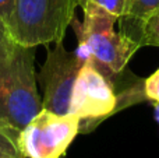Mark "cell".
<instances>
[{
	"label": "cell",
	"mask_w": 159,
	"mask_h": 158,
	"mask_svg": "<svg viewBox=\"0 0 159 158\" xmlns=\"http://www.w3.org/2000/svg\"><path fill=\"white\" fill-rule=\"evenodd\" d=\"M84 21L73 18L78 38L75 52L82 60H89L109 78L120 76L141 45L129 34L115 31L117 17L92 2L81 3Z\"/></svg>",
	"instance_id": "6da1fadb"
},
{
	"label": "cell",
	"mask_w": 159,
	"mask_h": 158,
	"mask_svg": "<svg viewBox=\"0 0 159 158\" xmlns=\"http://www.w3.org/2000/svg\"><path fill=\"white\" fill-rule=\"evenodd\" d=\"M34 59L35 48L18 44L0 59V125L17 137L42 109Z\"/></svg>",
	"instance_id": "7a4b0ae2"
},
{
	"label": "cell",
	"mask_w": 159,
	"mask_h": 158,
	"mask_svg": "<svg viewBox=\"0 0 159 158\" xmlns=\"http://www.w3.org/2000/svg\"><path fill=\"white\" fill-rule=\"evenodd\" d=\"M80 0H14L7 27L13 41L27 48L63 41Z\"/></svg>",
	"instance_id": "3957f363"
},
{
	"label": "cell",
	"mask_w": 159,
	"mask_h": 158,
	"mask_svg": "<svg viewBox=\"0 0 159 158\" xmlns=\"http://www.w3.org/2000/svg\"><path fill=\"white\" fill-rule=\"evenodd\" d=\"M117 111H120L119 95L113 80L92 62L84 60L70 101V114L80 118V133L91 132Z\"/></svg>",
	"instance_id": "277c9868"
},
{
	"label": "cell",
	"mask_w": 159,
	"mask_h": 158,
	"mask_svg": "<svg viewBox=\"0 0 159 158\" xmlns=\"http://www.w3.org/2000/svg\"><path fill=\"white\" fill-rule=\"evenodd\" d=\"M80 133V118L41 109L18 134L24 158H63Z\"/></svg>",
	"instance_id": "5b68a950"
},
{
	"label": "cell",
	"mask_w": 159,
	"mask_h": 158,
	"mask_svg": "<svg viewBox=\"0 0 159 158\" xmlns=\"http://www.w3.org/2000/svg\"><path fill=\"white\" fill-rule=\"evenodd\" d=\"M53 49L48 48V56L36 74L42 90V108L59 115L70 114V101L74 81L81 69L82 60L77 52L64 48L63 41L55 42Z\"/></svg>",
	"instance_id": "8992f818"
},
{
	"label": "cell",
	"mask_w": 159,
	"mask_h": 158,
	"mask_svg": "<svg viewBox=\"0 0 159 158\" xmlns=\"http://www.w3.org/2000/svg\"><path fill=\"white\" fill-rule=\"evenodd\" d=\"M137 31V42L141 46L159 48V7L152 10L145 18L134 24Z\"/></svg>",
	"instance_id": "52a82bcc"
},
{
	"label": "cell",
	"mask_w": 159,
	"mask_h": 158,
	"mask_svg": "<svg viewBox=\"0 0 159 158\" xmlns=\"http://www.w3.org/2000/svg\"><path fill=\"white\" fill-rule=\"evenodd\" d=\"M0 158H24L18 147V137L0 125Z\"/></svg>",
	"instance_id": "ba28073f"
},
{
	"label": "cell",
	"mask_w": 159,
	"mask_h": 158,
	"mask_svg": "<svg viewBox=\"0 0 159 158\" xmlns=\"http://www.w3.org/2000/svg\"><path fill=\"white\" fill-rule=\"evenodd\" d=\"M84 2L96 3L121 21L129 18L131 11V0H80V6Z\"/></svg>",
	"instance_id": "9c48e42d"
},
{
	"label": "cell",
	"mask_w": 159,
	"mask_h": 158,
	"mask_svg": "<svg viewBox=\"0 0 159 158\" xmlns=\"http://www.w3.org/2000/svg\"><path fill=\"white\" fill-rule=\"evenodd\" d=\"M157 7H159V0H131V11L127 20H133L137 24Z\"/></svg>",
	"instance_id": "30bf717a"
},
{
	"label": "cell",
	"mask_w": 159,
	"mask_h": 158,
	"mask_svg": "<svg viewBox=\"0 0 159 158\" xmlns=\"http://www.w3.org/2000/svg\"><path fill=\"white\" fill-rule=\"evenodd\" d=\"M14 46H16V42L11 38L7 24L0 17V59L6 58L14 49Z\"/></svg>",
	"instance_id": "8fae6325"
},
{
	"label": "cell",
	"mask_w": 159,
	"mask_h": 158,
	"mask_svg": "<svg viewBox=\"0 0 159 158\" xmlns=\"http://www.w3.org/2000/svg\"><path fill=\"white\" fill-rule=\"evenodd\" d=\"M144 94L147 100L159 102V69L144 80Z\"/></svg>",
	"instance_id": "7c38bea8"
},
{
	"label": "cell",
	"mask_w": 159,
	"mask_h": 158,
	"mask_svg": "<svg viewBox=\"0 0 159 158\" xmlns=\"http://www.w3.org/2000/svg\"><path fill=\"white\" fill-rule=\"evenodd\" d=\"M14 6V0H0V17L6 21V24L8 22V18L11 16Z\"/></svg>",
	"instance_id": "4fadbf2b"
},
{
	"label": "cell",
	"mask_w": 159,
	"mask_h": 158,
	"mask_svg": "<svg viewBox=\"0 0 159 158\" xmlns=\"http://www.w3.org/2000/svg\"><path fill=\"white\" fill-rule=\"evenodd\" d=\"M154 118L159 123V102H154Z\"/></svg>",
	"instance_id": "5bb4252c"
}]
</instances>
